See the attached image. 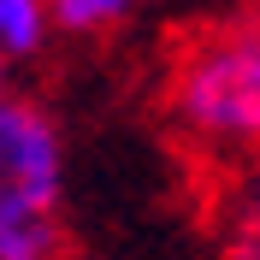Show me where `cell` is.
<instances>
[{
	"label": "cell",
	"instance_id": "3",
	"mask_svg": "<svg viewBox=\"0 0 260 260\" xmlns=\"http://www.w3.org/2000/svg\"><path fill=\"white\" fill-rule=\"evenodd\" d=\"M48 36H59L48 0H0V59H12V65L36 59L48 48Z\"/></svg>",
	"mask_w": 260,
	"mask_h": 260
},
{
	"label": "cell",
	"instance_id": "2",
	"mask_svg": "<svg viewBox=\"0 0 260 260\" xmlns=\"http://www.w3.org/2000/svg\"><path fill=\"white\" fill-rule=\"evenodd\" d=\"M0 260H65V142L18 95H0Z\"/></svg>",
	"mask_w": 260,
	"mask_h": 260
},
{
	"label": "cell",
	"instance_id": "1",
	"mask_svg": "<svg viewBox=\"0 0 260 260\" xmlns=\"http://www.w3.org/2000/svg\"><path fill=\"white\" fill-rule=\"evenodd\" d=\"M166 118L213 154H260V6L201 24L166 65Z\"/></svg>",
	"mask_w": 260,
	"mask_h": 260
},
{
	"label": "cell",
	"instance_id": "4",
	"mask_svg": "<svg viewBox=\"0 0 260 260\" xmlns=\"http://www.w3.org/2000/svg\"><path fill=\"white\" fill-rule=\"evenodd\" d=\"M225 260H260V160L243 172L225 207Z\"/></svg>",
	"mask_w": 260,
	"mask_h": 260
},
{
	"label": "cell",
	"instance_id": "6",
	"mask_svg": "<svg viewBox=\"0 0 260 260\" xmlns=\"http://www.w3.org/2000/svg\"><path fill=\"white\" fill-rule=\"evenodd\" d=\"M0 95H12V59H0Z\"/></svg>",
	"mask_w": 260,
	"mask_h": 260
},
{
	"label": "cell",
	"instance_id": "5",
	"mask_svg": "<svg viewBox=\"0 0 260 260\" xmlns=\"http://www.w3.org/2000/svg\"><path fill=\"white\" fill-rule=\"evenodd\" d=\"M48 12L59 36H107L136 12V0H48Z\"/></svg>",
	"mask_w": 260,
	"mask_h": 260
}]
</instances>
